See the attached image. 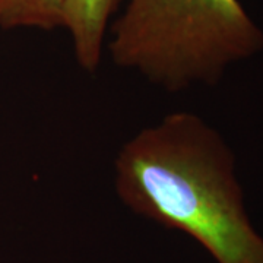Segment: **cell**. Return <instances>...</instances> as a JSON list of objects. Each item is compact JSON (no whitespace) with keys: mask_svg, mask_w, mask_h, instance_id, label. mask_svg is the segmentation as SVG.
Masks as SVG:
<instances>
[{"mask_svg":"<svg viewBox=\"0 0 263 263\" xmlns=\"http://www.w3.org/2000/svg\"><path fill=\"white\" fill-rule=\"evenodd\" d=\"M65 0H0V28H63Z\"/></svg>","mask_w":263,"mask_h":263,"instance_id":"cell-4","label":"cell"},{"mask_svg":"<svg viewBox=\"0 0 263 263\" xmlns=\"http://www.w3.org/2000/svg\"><path fill=\"white\" fill-rule=\"evenodd\" d=\"M108 48L117 66L177 92L257 54L263 31L238 0H127Z\"/></svg>","mask_w":263,"mask_h":263,"instance_id":"cell-2","label":"cell"},{"mask_svg":"<svg viewBox=\"0 0 263 263\" xmlns=\"http://www.w3.org/2000/svg\"><path fill=\"white\" fill-rule=\"evenodd\" d=\"M124 0H65L63 28L72 38L76 62L95 72L103 59L108 22Z\"/></svg>","mask_w":263,"mask_h":263,"instance_id":"cell-3","label":"cell"},{"mask_svg":"<svg viewBox=\"0 0 263 263\" xmlns=\"http://www.w3.org/2000/svg\"><path fill=\"white\" fill-rule=\"evenodd\" d=\"M114 186L130 211L186 233L216 263H263V237L247 215L234 154L196 114H167L123 143Z\"/></svg>","mask_w":263,"mask_h":263,"instance_id":"cell-1","label":"cell"}]
</instances>
